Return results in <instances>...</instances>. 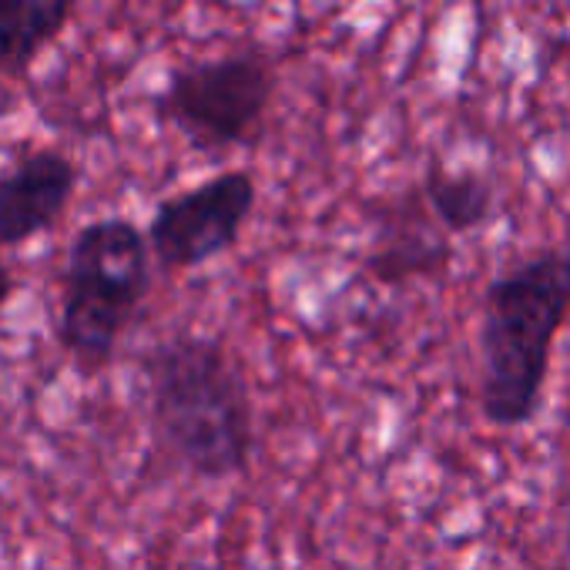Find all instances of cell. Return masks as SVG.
<instances>
[{"mask_svg": "<svg viewBox=\"0 0 570 570\" xmlns=\"http://www.w3.org/2000/svg\"><path fill=\"white\" fill-rule=\"evenodd\" d=\"M258 202L255 175L225 168L191 188L161 198L145 225L151 262L165 272H191L232 252Z\"/></svg>", "mask_w": 570, "mask_h": 570, "instance_id": "cell-5", "label": "cell"}, {"mask_svg": "<svg viewBox=\"0 0 570 570\" xmlns=\"http://www.w3.org/2000/svg\"><path fill=\"white\" fill-rule=\"evenodd\" d=\"M78 0H0V75L21 78L65 38Z\"/></svg>", "mask_w": 570, "mask_h": 570, "instance_id": "cell-7", "label": "cell"}, {"mask_svg": "<svg viewBox=\"0 0 570 570\" xmlns=\"http://www.w3.org/2000/svg\"><path fill=\"white\" fill-rule=\"evenodd\" d=\"M570 320V245L547 248L490 278L476 330L480 413L497 430L533 423L553 343Z\"/></svg>", "mask_w": 570, "mask_h": 570, "instance_id": "cell-2", "label": "cell"}, {"mask_svg": "<svg viewBox=\"0 0 570 570\" xmlns=\"http://www.w3.org/2000/svg\"><path fill=\"white\" fill-rule=\"evenodd\" d=\"M453 262V245L446 232L430 225H390L376 248L366 255V272L383 285H400L410 278H430L446 272Z\"/></svg>", "mask_w": 570, "mask_h": 570, "instance_id": "cell-8", "label": "cell"}, {"mask_svg": "<svg viewBox=\"0 0 570 570\" xmlns=\"http://www.w3.org/2000/svg\"><path fill=\"white\" fill-rule=\"evenodd\" d=\"M151 265L145 228L125 215H105L75 232L61 268L55 340L81 376L111 366L148 303Z\"/></svg>", "mask_w": 570, "mask_h": 570, "instance_id": "cell-3", "label": "cell"}, {"mask_svg": "<svg viewBox=\"0 0 570 570\" xmlns=\"http://www.w3.org/2000/svg\"><path fill=\"white\" fill-rule=\"evenodd\" d=\"M423 198L446 235H466L490 222L493 185L480 171H450L433 161L423 175Z\"/></svg>", "mask_w": 570, "mask_h": 570, "instance_id": "cell-9", "label": "cell"}, {"mask_svg": "<svg viewBox=\"0 0 570 570\" xmlns=\"http://www.w3.org/2000/svg\"><path fill=\"white\" fill-rule=\"evenodd\" d=\"M81 181V168L61 148H38L0 171V248H21L51 232Z\"/></svg>", "mask_w": 570, "mask_h": 570, "instance_id": "cell-6", "label": "cell"}, {"mask_svg": "<svg viewBox=\"0 0 570 570\" xmlns=\"http://www.w3.org/2000/svg\"><path fill=\"white\" fill-rule=\"evenodd\" d=\"M278 95L275 58L258 48H232L175 65L151 98L158 125L178 131L202 155H225L262 138Z\"/></svg>", "mask_w": 570, "mask_h": 570, "instance_id": "cell-4", "label": "cell"}, {"mask_svg": "<svg viewBox=\"0 0 570 570\" xmlns=\"http://www.w3.org/2000/svg\"><path fill=\"white\" fill-rule=\"evenodd\" d=\"M14 296V272L8 268V262L0 258V313H4V306L11 303Z\"/></svg>", "mask_w": 570, "mask_h": 570, "instance_id": "cell-10", "label": "cell"}, {"mask_svg": "<svg viewBox=\"0 0 570 570\" xmlns=\"http://www.w3.org/2000/svg\"><path fill=\"white\" fill-rule=\"evenodd\" d=\"M141 370L155 460L202 483L242 476L255 450V413L232 353L212 336L178 333L155 343Z\"/></svg>", "mask_w": 570, "mask_h": 570, "instance_id": "cell-1", "label": "cell"}, {"mask_svg": "<svg viewBox=\"0 0 570 570\" xmlns=\"http://www.w3.org/2000/svg\"><path fill=\"white\" fill-rule=\"evenodd\" d=\"M567 550H570V523H567Z\"/></svg>", "mask_w": 570, "mask_h": 570, "instance_id": "cell-11", "label": "cell"}]
</instances>
